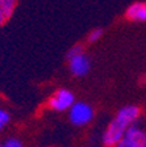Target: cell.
<instances>
[{
    "mask_svg": "<svg viewBox=\"0 0 146 147\" xmlns=\"http://www.w3.org/2000/svg\"><path fill=\"white\" fill-rule=\"evenodd\" d=\"M141 108L138 105H125L117 110L113 119L108 123L101 135V143L104 147H115L121 141L129 126L134 125L141 117Z\"/></svg>",
    "mask_w": 146,
    "mask_h": 147,
    "instance_id": "obj_1",
    "label": "cell"
},
{
    "mask_svg": "<svg viewBox=\"0 0 146 147\" xmlns=\"http://www.w3.org/2000/svg\"><path fill=\"white\" fill-rule=\"evenodd\" d=\"M67 66L74 78H84L91 70V59L84 51L82 43L73 45L66 54Z\"/></svg>",
    "mask_w": 146,
    "mask_h": 147,
    "instance_id": "obj_2",
    "label": "cell"
},
{
    "mask_svg": "<svg viewBox=\"0 0 146 147\" xmlns=\"http://www.w3.org/2000/svg\"><path fill=\"white\" fill-rule=\"evenodd\" d=\"M75 101V95L73 91L67 88H58L48 98L46 108L52 112L63 113V112H69V109L73 107Z\"/></svg>",
    "mask_w": 146,
    "mask_h": 147,
    "instance_id": "obj_3",
    "label": "cell"
},
{
    "mask_svg": "<svg viewBox=\"0 0 146 147\" xmlns=\"http://www.w3.org/2000/svg\"><path fill=\"white\" fill-rule=\"evenodd\" d=\"M95 118V109L91 104L84 101H75L69 109V119L76 127H84Z\"/></svg>",
    "mask_w": 146,
    "mask_h": 147,
    "instance_id": "obj_4",
    "label": "cell"
},
{
    "mask_svg": "<svg viewBox=\"0 0 146 147\" xmlns=\"http://www.w3.org/2000/svg\"><path fill=\"white\" fill-rule=\"evenodd\" d=\"M115 147H146V130L136 123L129 126Z\"/></svg>",
    "mask_w": 146,
    "mask_h": 147,
    "instance_id": "obj_5",
    "label": "cell"
},
{
    "mask_svg": "<svg viewBox=\"0 0 146 147\" xmlns=\"http://www.w3.org/2000/svg\"><path fill=\"white\" fill-rule=\"evenodd\" d=\"M125 18L132 22L146 24V1H134L125 9Z\"/></svg>",
    "mask_w": 146,
    "mask_h": 147,
    "instance_id": "obj_6",
    "label": "cell"
},
{
    "mask_svg": "<svg viewBox=\"0 0 146 147\" xmlns=\"http://www.w3.org/2000/svg\"><path fill=\"white\" fill-rule=\"evenodd\" d=\"M17 1L18 0H0V28L4 26L13 16Z\"/></svg>",
    "mask_w": 146,
    "mask_h": 147,
    "instance_id": "obj_7",
    "label": "cell"
},
{
    "mask_svg": "<svg viewBox=\"0 0 146 147\" xmlns=\"http://www.w3.org/2000/svg\"><path fill=\"white\" fill-rule=\"evenodd\" d=\"M103 34H104V30L101 29V28H94V29H91V30L88 32L86 40H87L88 43H96L101 40Z\"/></svg>",
    "mask_w": 146,
    "mask_h": 147,
    "instance_id": "obj_8",
    "label": "cell"
},
{
    "mask_svg": "<svg viewBox=\"0 0 146 147\" xmlns=\"http://www.w3.org/2000/svg\"><path fill=\"white\" fill-rule=\"evenodd\" d=\"M11 122V114L8 110L0 108V131H3L4 129L8 126V123Z\"/></svg>",
    "mask_w": 146,
    "mask_h": 147,
    "instance_id": "obj_9",
    "label": "cell"
},
{
    "mask_svg": "<svg viewBox=\"0 0 146 147\" xmlns=\"http://www.w3.org/2000/svg\"><path fill=\"white\" fill-rule=\"evenodd\" d=\"M1 147H24V143L17 137H8L5 141H3Z\"/></svg>",
    "mask_w": 146,
    "mask_h": 147,
    "instance_id": "obj_10",
    "label": "cell"
},
{
    "mask_svg": "<svg viewBox=\"0 0 146 147\" xmlns=\"http://www.w3.org/2000/svg\"><path fill=\"white\" fill-rule=\"evenodd\" d=\"M3 146V141H0V147Z\"/></svg>",
    "mask_w": 146,
    "mask_h": 147,
    "instance_id": "obj_11",
    "label": "cell"
}]
</instances>
